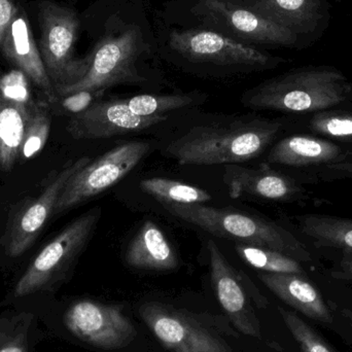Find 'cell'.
<instances>
[{
	"mask_svg": "<svg viewBox=\"0 0 352 352\" xmlns=\"http://www.w3.org/2000/svg\"><path fill=\"white\" fill-rule=\"evenodd\" d=\"M97 16L90 69L74 86L58 91L57 96L80 91L103 94L119 85L148 82L140 67L158 52V41L144 0H102Z\"/></svg>",
	"mask_w": 352,
	"mask_h": 352,
	"instance_id": "6da1fadb",
	"label": "cell"
},
{
	"mask_svg": "<svg viewBox=\"0 0 352 352\" xmlns=\"http://www.w3.org/2000/svg\"><path fill=\"white\" fill-rule=\"evenodd\" d=\"M333 275L337 278L352 279V252H343L339 269Z\"/></svg>",
	"mask_w": 352,
	"mask_h": 352,
	"instance_id": "d6a6232c",
	"label": "cell"
},
{
	"mask_svg": "<svg viewBox=\"0 0 352 352\" xmlns=\"http://www.w3.org/2000/svg\"><path fill=\"white\" fill-rule=\"evenodd\" d=\"M258 276L287 305L316 322L332 324V314L324 303L322 294L305 276L267 272H260Z\"/></svg>",
	"mask_w": 352,
	"mask_h": 352,
	"instance_id": "ac0fdd59",
	"label": "cell"
},
{
	"mask_svg": "<svg viewBox=\"0 0 352 352\" xmlns=\"http://www.w3.org/2000/svg\"><path fill=\"white\" fill-rule=\"evenodd\" d=\"M285 326L299 344L302 352H335L324 339L294 312L278 307Z\"/></svg>",
	"mask_w": 352,
	"mask_h": 352,
	"instance_id": "83f0119b",
	"label": "cell"
},
{
	"mask_svg": "<svg viewBox=\"0 0 352 352\" xmlns=\"http://www.w3.org/2000/svg\"><path fill=\"white\" fill-rule=\"evenodd\" d=\"M298 37L303 49L318 43L332 19L331 0H237Z\"/></svg>",
	"mask_w": 352,
	"mask_h": 352,
	"instance_id": "4fadbf2b",
	"label": "cell"
},
{
	"mask_svg": "<svg viewBox=\"0 0 352 352\" xmlns=\"http://www.w3.org/2000/svg\"><path fill=\"white\" fill-rule=\"evenodd\" d=\"M35 316L47 334L67 336L95 349L113 351L128 346L136 338L135 327L123 307L90 299L68 303L57 300L41 307Z\"/></svg>",
	"mask_w": 352,
	"mask_h": 352,
	"instance_id": "52a82bcc",
	"label": "cell"
},
{
	"mask_svg": "<svg viewBox=\"0 0 352 352\" xmlns=\"http://www.w3.org/2000/svg\"><path fill=\"white\" fill-rule=\"evenodd\" d=\"M101 214L102 209L96 206L68 223L29 263L0 301V309L12 308L35 316L53 301L72 276L78 258L94 235Z\"/></svg>",
	"mask_w": 352,
	"mask_h": 352,
	"instance_id": "7a4b0ae2",
	"label": "cell"
},
{
	"mask_svg": "<svg viewBox=\"0 0 352 352\" xmlns=\"http://www.w3.org/2000/svg\"><path fill=\"white\" fill-rule=\"evenodd\" d=\"M101 95V93L80 91L64 96H56L53 100L47 101L54 115L74 117L88 109Z\"/></svg>",
	"mask_w": 352,
	"mask_h": 352,
	"instance_id": "f546056e",
	"label": "cell"
},
{
	"mask_svg": "<svg viewBox=\"0 0 352 352\" xmlns=\"http://www.w3.org/2000/svg\"><path fill=\"white\" fill-rule=\"evenodd\" d=\"M140 316L169 352H232L225 341L169 306L148 302L140 306Z\"/></svg>",
	"mask_w": 352,
	"mask_h": 352,
	"instance_id": "8fae6325",
	"label": "cell"
},
{
	"mask_svg": "<svg viewBox=\"0 0 352 352\" xmlns=\"http://www.w3.org/2000/svg\"><path fill=\"white\" fill-rule=\"evenodd\" d=\"M301 231L318 248H331L352 252V219L324 214L298 217Z\"/></svg>",
	"mask_w": 352,
	"mask_h": 352,
	"instance_id": "603a6c76",
	"label": "cell"
},
{
	"mask_svg": "<svg viewBox=\"0 0 352 352\" xmlns=\"http://www.w3.org/2000/svg\"><path fill=\"white\" fill-rule=\"evenodd\" d=\"M90 161L89 157H82L74 162H68L52 178L41 195L14 217L3 242L4 252L8 258H20L34 244L47 221L54 217L56 205L68 180Z\"/></svg>",
	"mask_w": 352,
	"mask_h": 352,
	"instance_id": "7c38bea8",
	"label": "cell"
},
{
	"mask_svg": "<svg viewBox=\"0 0 352 352\" xmlns=\"http://www.w3.org/2000/svg\"><path fill=\"white\" fill-rule=\"evenodd\" d=\"M39 53L55 92L74 86L90 69L91 56L76 57L80 21L74 10L43 2L39 8Z\"/></svg>",
	"mask_w": 352,
	"mask_h": 352,
	"instance_id": "9c48e42d",
	"label": "cell"
},
{
	"mask_svg": "<svg viewBox=\"0 0 352 352\" xmlns=\"http://www.w3.org/2000/svg\"><path fill=\"white\" fill-rule=\"evenodd\" d=\"M47 336L34 314L0 309V352H35Z\"/></svg>",
	"mask_w": 352,
	"mask_h": 352,
	"instance_id": "7402d4cb",
	"label": "cell"
},
{
	"mask_svg": "<svg viewBox=\"0 0 352 352\" xmlns=\"http://www.w3.org/2000/svg\"><path fill=\"white\" fill-rule=\"evenodd\" d=\"M346 155L340 146L328 140L293 135L283 138L271 148L267 162L292 167L328 165L343 161Z\"/></svg>",
	"mask_w": 352,
	"mask_h": 352,
	"instance_id": "d6986e66",
	"label": "cell"
},
{
	"mask_svg": "<svg viewBox=\"0 0 352 352\" xmlns=\"http://www.w3.org/2000/svg\"><path fill=\"white\" fill-rule=\"evenodd\" d=\"M35 105L36 103L26 104L0 93V169L6 173L12 170L19 162L25 130Z\"/></svg>",
	"mask_w": 352,
	"mask_h": 352,
	"instance_id": "44dd1931",
	"label": "cell"
},
{
	"mask_svg": "<svg viewBox=\"0 0 352 352\" xmlns=\"http://www.w3.org/2000/svg\"><path fill=\"white\" fill-rule=\"evenodd\" d=\"M235 250L241 260L261 272L306 276L301 262L277 250L243 243H236Z\"/></svg>",
	"mask_w": 352,
	"mask_h": 352,
	"instance_id": "cb8c5ba5",
	"label": "cell"
},
{
	"mask_svg": "<svg viewBox=\"0 0 352 352\" xmlns=\"http://www.w3.org/2000/svg\"><path fill=\"white\" fill-rule=\"evenodd\" d=\"M352 100V80L338 68L309 65L294 68L250 89L241 102L252 109L283 113H318Z\"/></svg>",
	"mask_w": 352,
	"mask_h": 352,
	"instance_id": "277c9868",
	"label": "cell"
},
{
	"mask_svg": "<svg viewBox=\"0 0 352 352\" xmlns=\"http://www.w3.org/2000/svg\"><path fill=\"white\" fill-rule=\"evenodd\" d=\"M148 142H128L90 161L68 180L56 205L55 215L63 214L109 190L129 175L148 156Z\"/></svg>",
	"mask_w": 352,
	"mask_h": 352,
	"instance_id": "30bf717a",
	"label": "cell"
},
{
	"mask_svg": "<svg viewBox=\"0 0 352 352\" xmlns=\"http://www.w3.org/2000/svg\"><path fill=\"white\" fill-rule=\"evenodd\" d=\"M327 176L334 178H352V161H340L326 165Z\"/></svg>",
	"mask_w": 352,
	"mask_h": 352,
	"instance_id": "1f68e13d",
	"label": "cell"
},
{
	"mask_svg": "<svg viewBox=\"0 0 352 352\" xmlns=\"http://www.w3.org/2000/svg\"><path fill=\"white\" fill-rule=\"evenodd\" d=\"M223 180L230 197H254L276 202H289L303 196L305 190L297 182L267 164L258 167L226 165Z\"/></svg>",
	"mask_w": 352,
	"mask_h": 352,
	"instance_id": "2e32d148",
	"label": "cell"
},
{
	"mask_svg": "<svg viewBox=\"0 0 352 352\" xmlns=\"http://www.w3.org/2000/svg\"><path fill=\"white\" fill-rule=\"evenodd\" d=\"M211 283L221 308L236 330L254 338H261V324L248 301L241 277L227 260L217 242L207 241Z\"/></svg>",
	"mask_w": 352,
	"mask_h": 352,
	"instance_id": "9a60e30c",
	"label": "cell"
},
{
	"mask_svg": "<svg viewBox=\"0 0 352 352\" xmlns=\"http://www.w3.org/2000/svg\"><path fill=\"white\" fill-rule=\"evenodd\" d=\"M16 8L14 0H0V45Z\"/></svg>",
	"mask_w": 352,
	"mask_h": 352,
	"instance_id": "4dcf8cb0",
	"label": "cell"
},
{
	"mask_svg": "<svg viewBox=\"0 0 352 352\" xmlns=\"http://www.w3.org/2000/svg\"><path fill=\"white\" fill-rule=\"evenodd\" d=\"M342 316H345V318H347V320L351 322V324H352V310L349 309H344L342 311Z\"/></svg>",
	"mask_w": 352,
	"mask_h": 352,
	"instance_id": "836d02e7",
	"label": "cell"
},
{
	"mask_svg": "<svg viewBox=\"0 0 352 352\" xmlns=\"http://www.w3.org/2000/svg\"><path fill=\"white\" fill-rule=\"evenodd\" d=\"M158 52L182 65L210 67L226 72H256L287 63L254 45L238 43L213 31L165 24L157 33Z\"/></svg>",
	"mask_w": 352,
	"mask_h": 352,
	"instance_id": "8992f818",
	"label": "cell"
},
{
	"mask_svg": "<svg viewBox=\"0 0 352 352\" xmlns=\"http://www.w3.org/2000/svg\"><path fill=\"white\" fill-rule=\"evenodd\" d=\"M52 113L47 99L37 100L21 144L19 162H26L36 156L47 144L51 132Z\"/></svg>",
	"mask_w": 352,
	"mask_h": 352,
	"instance_id": "484cf974",
	"label": "cell"
},
{
	"mask_svg": "<svg viewBox=\"0 0 352 352\" xmlns=\"http://www.w3.org/2000/svg\"><path fill=\"white\" fill-rule=\"evenodd\" d=\"M125 100L130 111L140 117L166 116V113L190 107L194 103V98L186 94H142Z\"/></svg>",
	"mask_w": 352,
	"mask_h": 352,
	"instance_id": "4316f807",
	"label": "cell"
},
{
	"mask_svg": "<svg viewBox=\"0 0 352 352\" xmlns=\"http://www.w3.org/2000/svg\"><path fill=\"white\" fill-rule=\"evenodd\" d=\"M167 119V116L140 117L130 111L125 99H109L95 101L82 113L70 117L66 131L76 140H104L144 131Z\"/></svg>",
	"mask_w": 352,
	"mask_h": 352,
	"instance_id": "5bb4252c",
	"label": "cell"
},
{
	"mask_svg": "<svg viewBox=\"0 0 352 352\" xmlns=\"http://www.w3.org/2000/svg\"><path fill=\"white\" fill-rule=\"evenodd\" d=\"M140 188L159 202L203 204L212 199L203 188L168 178L152 177L140 182Z\"/></svg>",
	"mask_w": 352,
	"mask_h": 352,
	"instance_id": "d4e9b609",
	"label": "cell"
},
{
	"mask_svg": "<svg viewBox=\"0 0 352 352\" xmlns=\"http://www.w3.org/2000/svg\"><path fill=\"white\" fill-rule=\"evenodd\" d=\"M6 59L21 70L37 88L41 89L47 101L53 100L55 89L47 76L38 47L24 8L18 6L0 45Z\"/></svg>",
	"mask_w": 352,
	"mask_h": 352,
	"instance_id": "e0dca14e",
	"label": "cell"
},
{
	"mask_svg": "<svg viewBox=\"0 0 352 352\" xmlns=\"http://www.w3.org/2000/svg\"><path fill=\"white\" fill-rule=\"evenodd\" d=\"M125 261L132 268L171 271L179 266L177 254L155 221H146L128 245Z\"/></svg>",
	"mask_w": 352,
	"mask_h": 352,
	"instance_id": "ffe728a7",
	"label": "cell"
},
{
	"mask_svg": "<svg viewBox=\"0 0 352 352\" xmlns=\"http://www.w3.org/2000/svg\"><path fill=\"white\" fill-rule=\"evenodd\" d=\"M164 6L165 23L171 26L205 29L254 47L304 50L293 33L237 0H173Z\"/></svg>",
	"mask_w": 352,
	"mask_h": 352,
	"instance_id": "5b68a950",
	"label": "cell"
},
{
	"mask_svg": "<svg viewBox=\"0 0 352 352\" xmlns=\"http://www.w3.org/2000/svg\"><path fill=\"white\" fill-rule=\"evenodd\" d=\"M160 204L176 219L217 237L235 240L237 243L271 248L299 262L312 261L308 248L291 232L258 215L203 204L169 202H160Z\"/></svg>",
	"mask_w": 352,
	"mask_h": 352,
	"instance_id": "ba28073f",
	"label": "cell"
},
{
	"mask_svg": "<svg viewBox=\"0 0 352 352\" xmlns=\"http://www.w3.org/2000/svg\"><path fill=\"white\" fill-rule=\"evenodd\" d=\"M309 127L316 133L328 138L352 140V113L318 111L310 120Z\"/></svg>",
	"mask_w": 352,
	"mask_h": 352,
	"instance_id": "f1b7e54d",
	"label": "cell"
},
{
	"mask_svg": "<svg viewBox=\"0 0 352 352\" xmlns=\"http://www.w3.org/2000/svg\"><path fill=\"white\" fill-rule=\"evenodd\" d=\"M279 122L234 120L190 128L165 153L179 165H231L260 156L280 131Z\"/></svg>",
	"mask_w": 352,
	"mask_h": 352,
	"instance_id": "3957f363",
	"label": "cell"
}]
</instances>
